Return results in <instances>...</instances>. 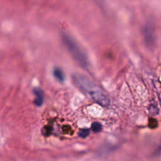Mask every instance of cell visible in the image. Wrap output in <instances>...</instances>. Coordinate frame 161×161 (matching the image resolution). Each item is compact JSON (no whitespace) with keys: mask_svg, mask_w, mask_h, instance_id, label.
<instances>
[{"mask_svg":"<svg viewBox=\"0 0 161 161\" xmlns=\"http://www.w3.org/2000/svg\"><path fill=\"white\" fill-rule=\"evenodd\" d=\"M61 39L63 44L72 58L83 67L88 68L89 66L88 56L83 48L71 35L62 33Z\"/></svg>","mask_w":161,"mask_h":161,"instance_id":"6da1fadb","label":"cell"},{"mask_svg":"<svg viewBox=\"0 0 161 161\" xmlns=\"http://www.w3.org/2000/svg\"><path fill=\"white\" fill-rule=\"evenodd\" d=\"M72 79L80 88L90 96L96 91L99 90V88L97 87L91 80L83 74H75L73 75Z\"/></svg>","mask_w":161,"mask_h":161,"instance_id":"7a4b0ae2","label":"cell"},{"mask_svg":"<svg viewBox=\"0 0 161 161\" xmlns=\"http://www.w3.org/2000/svg\"><path fill=\"white\" fill-rule=\"evenodd\" d=\"M92 99L102 106H108L110 105V99L100 89L90 96Z\"/></svg>","mask_w":161,"mask_h":161,"instance_id":"3957f363","label":"cell"},{"mask_svg":"<svg viewBox=\"0 0 161 161\" xmlns=\"http://www.w3.org/2000/svg\"><path fill=\"white\" fill-rule=\"evenodd\" d=\"M143 37L145 42L148 46H153L155 44V37L152 29L147 25L143 29Z\"/></svg>","mask_w":161,"mask_h":161,"instance_id":"277c9868","label":"cell"},{"mask_svg":"<svg viewBox=\"0 0 161 161\" xmlns=\"http://www.w3.org/2000/svg\"><path fill=\"white\" fill-rule=\"evenodd\" d=\"M34 94L35 96V99L34 100L35 105L37 106H42L44 101V94L43 91L39 88H35L34 89Z\"/></svg>","mask_w":161,"mask_h":161,"instance_id":"5b68a950","label":"cell"},{"mask_svg":"<svg viewBox=\"0 0 161 161\" xmlns=\"http://www.w3.org/2000/svg\"><path fill=\"white\" fill-rule=\"evenodd\" d=\"M53 74L55 78L59 82H64L65 80V75L63 71L59 67L54 68L53 71Z\"/></svg>","mask_w":161,"mask_h":161,"instance_id":"8992f818","label":"cell"},{"mask_svg":"<svg viewBox=\"0 0 161 161\" xmlns=\"http://www.w3.org/2000/svg\"><path fill=\"white\" fill-rule=\"evenodd\" d=\"M148 111H149L150 114L152 116H155V115H158V113L159 112V110L158 108L157 105L155 102L151 103L149 106Z\"/></svg>","mask_w":161,"mask_h":161,"instance_id":"52a82bcc","label":"cell"},{"mask_svg":"<svg viewBox=\"0 0 161 161\" xmlns=\"http://www.w3.org/2000/svg\"><path fill=\"white\" fill-rule=\"evenodd\" d=\"M91 128H92L93 131L94 132H95V133L99 132L102 130V125L99 123H98V122H94L92 124Z\"/></svg>","mask_w":161,"mask_h":161,"instance_id":"ba28073f","label":"cell"},{"mask_svg":"<svg viewBox=\"0 0 161 161\" xmlns=\"http://www.w3.org/2000/svg\"><path fill=\"white\" fill-rule=\"evenodd\" d=\"M89 133H90V131H89V129L84 128V129H81L79 131V135L81 138H86V137H87L89 135Z\"/></svg>","mask_w":161,"mask_h":161,"instance_id":"9c48e42d","label":"cell"},{"mask_svg":"<svg viewBox=\"0 0 161 161\" xmlns=\"http://www.w3.org/2000/svg\"><path fill=\"white\" fill-rule=\"evenodd\" d=\"M157 126V121L153 118H150L149 126L151 128H155Z\"/></svg>","mask_w":161,"mask_h":161,"instance_id":"30bf717a","label":"cell"},{"mask_svg":"<svg viewBox=\"0 0 161 161\" xmlns=\"http://www.w3.org/2000/svg\"><path fill=\"white\" fill-rule=\"evenodd\" d=\"M160 105H161V101H160Z\"/></svg>","mask_w":161,"mask_h":161,"instance_id":"8fae6325","label":"cell"}]
</instances>
